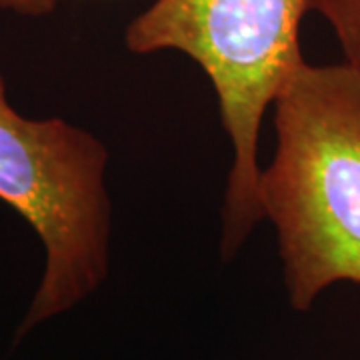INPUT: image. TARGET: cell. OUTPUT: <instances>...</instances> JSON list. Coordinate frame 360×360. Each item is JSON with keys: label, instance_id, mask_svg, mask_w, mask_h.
Returning <instances> with one entry per match:
<instances>
[{"label": "cell", "instance_id": "5b68a950", "mask_svg": "<svg viewBox=\"0 0 360 360\" xmlns=\"http://www.w3.org/2000/svg\"><path fill=\"white\" fill-rule=\"evenodd\" d=\"M65 0H0V11L22 14V16H44L56 11Z\"/></svg>", "mask_w": 360, "mask_h": 360}, {"label": "cell", "instance_id": "7a4b0ae2", "mask_svg": "<svg viewBox=\"0 0 360 360\" xmlns=\"http://www.w3.org/2000/svg\"><path fill=\"white\" fill-rule=\"evenodd\" d=\"M314 0H153L124 30L132 54L174 51L205 70L232 146L220 250L232 258L260 217L258 136L284 82L304 63L300 26Z\"/></svg>", "mask_w": 360, "mask_h": 360}, {"label": "cell", "instance_id": "6da1fadb", "mask_svg": "<svg viewBox=\"0 0 360 360\" xmlns=\"http://www.w3.org/2000/svg\"><path fill=\"white\" fill-rule=\"evenodd\" d=\"M272 108L258 208L276 231L288 302L307 312L335 284L360 286V75L304 60Z\"/></svg>", "mask_w": 360, "mask_h": 360}, {"label": "cell", "instance_id": "3957f363", "mask_svg": "<svg viewBox=\"0 0 360 360\" xmlns=\"http://www.w3.org/2000/svg\"><path fill=\"white\" fill-rule=\"evenodd\" d=\"M103 141L65 118H26L0 75V200L32 226L44 270L18 338L92 296L108 276L112 205Z\"/></svg>", "mask_w": 360, "mask_h": 360}, {"label": "cell", "instance_id": "277c9868", "mask_svg": "<svg viewBox=\"0 0 360 360\" xmlns=\"http://www.w3.org/2000/svg\"><path fill=\"white\" fill-rule=\"evenodd\" d=\"M312 11L330 26L342 63L360 75V0H314Z\"/></svg>", "mask_w": 360, "mask_h": 360}]
</instances>
